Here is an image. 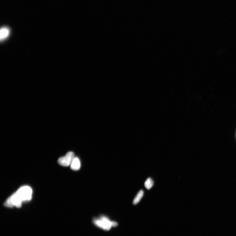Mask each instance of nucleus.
Segmentation results:
<instances>
[{
    "mask_svg": "<svg viewBox=\"0 0 236 236\" xmlns=\"http://www.w3.org/2000/svg\"><path fill=\"white\" fill-rule=\"evenodd\" d=\"M10 198L11 202L13 207L15 206L18 208L21 207L22 201L16 192L13 194Z\"/></svg>",
    "mask_w": 236,
    "mask_h": 236,
    "instance_id": "20e7f679",
    "label": "nucleus"
},
{
    "mask_svg": "<svg viewBox=\"0 0 236 236\" xmlns=\"http://www.w3.org/2000/svg\"><path fill=\"white\" fill-rule=\"evenodd\" d=\"M4 205L5 206L7 207H13V206L11 202L10 197L9 198H8V199L5 201V202L4 204Z\"/></svg>",
    "mask_w": 236,
    "mask_h": 236,
    "instance_id": "1a4fd4ad",
    "label": "nucleus"
},
{
    "mask_svg": "<svg viewBox=\"0 0 236 236\" xmlns=\"http://www.w3.org/2000/svg\"><path fill=\"white\" fill-rule=\"evenodd\" d=\"M75 157L74 153L70 151L67 153L65 156L60 157L58 160V162L61 166L68 167L71 165Z\"/></svg>",
    "mask_w": 236,
    "mask_h": 236,
    "instance_id": "7ed1b4c3",
    "label": "nucleus"
},
{
    "mask_svg": "<svg viewBox=\"0 0 236 236\" xmlns=\"http://www.w3.org/2000/svg\"><path fill=\"white\" fill-rule=\"evenodd\" d=\"M93 222L95 226L105 231H109L113 227L118 225V223L115 221H111L107 217L103 215L98 217L94 218Z\"/></svg>",
    "mask_w": 236,
    "mask_h": 236,
    "instance_id": "f257e3e1",
    "label": "nucleus"
},
{
    "mask_svg": "<svg viewBox=\"0 0 236 236\" xmlns=\"http://www.w3.org/2000/svg\"><path fill=\"white\" fill-rule=\"evenodd\" d=\"M70 166L71 169L72 170H79L81 167V163L80 159L77 157H75Z\"/></svg>",
    "mask_w": 236,
    "mask_h": 236,
    "instance_id": "39448f33",
    "label": "nucleus"
},
{
    "mask_svg": "<svg viewBox=\"0 0 236 236\" xmlns=\"http://www.w3.org/2000/svg\"><path fill=\"white\" fill-rule=\"evenodd\" d=\"M10 34V30L6 27L1 28L0 32V38L1 40H3L6 39Z\"/></svg>",
    "mask_w": 236,
    "mask_h": 236,
    "instance_id": "423d86ee",
    "label": "nucleus"
},
{
    "mask_svg": "<svg viewBox=\"0 0 236 236\" xmlns=\"http://www.w3.org/2000/svg\"><path fill=\"white\" fill-rule=\"evenodd\" d=\"M154 185V181L151 178H148L146 181L144 185L146 188L148 190H150L153 187Z\"/></svg>",
    "mask_w": 236,
    "mask_h": 236,
    "instance_id": "6e6552de",
    "label": "nucleus"
},
{
    "mask_svg": "<svg viewBox=\"0 0 236 236\" xmlns=\"http://www.w3.org/2000/svg\"><path fill=\"white\" fill-rule=\"evenodd\" d=\"M144 195V192L142 190L140 191L137 194L133 200V204L134 205H136L141 200Z\"/></svg>",
    "mask_w": 236,
    "mask_h": 236,
    "instance_id": "0eeeda50",
    "label": "nucleus"
},
{
    "mask_svg": "<svg viewBox=\"0 0 236 236\" xmlns=\"http://www.w3.org/2000/svg\"><path fill=\"white\" fill-rule=\"evenodd\" d=\"M22 202H27L31 199L32 190L28 186H24L20 188L16 192Z\"/></svg>",
    "mask_w": 236,
    "mask_h": 236,
    "instance_id": "f03ea898",
    "label": "nucleus"
}]
</instances>
